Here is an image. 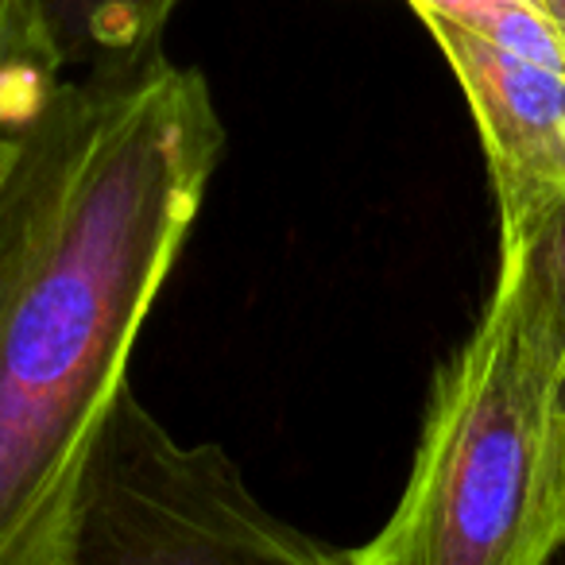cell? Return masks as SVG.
<instances>
[{
    "instance_id": "cell-1",
    "label": "cell",
    "mask_w": 565,
    "mask_h": 565,
    "mask_svg": "<svg viewBox=\"0 0 565 565\" xmlns=\"http://www.w3.org/2000/svg\"><path fill=\"white\" fill-rule=\"evenodd\" d=\"M225 151L163 51L66 74L0 167V565H66L136 338Z\"/></svg>"
},
{
    "instance_id": "cell-2",
    "label": "cell",
    "mask_w": 565,
    "mask_h": 565,
    "mask_svg": "<svg viewBox=\"0 0 565 565\" xmlns=\"http://www.w3.org/2000/svg\"><path fill=\"white\" fill-rule=\"evenodd\" d=\"M565 546V356L492 291L441 364L392 515L341 565H550Z\"/></svg>"
},
{
    "instance_id": "cell-3",
    "label": "cell",
    "mask_w": 565,
    "mask_h": 565,
    "mask_svg": "<svg viewBox=\"0 0 565 565\" xmlns=\"http://www.w3.org/2000/svg\"><path fill=\"white\" fill-rule=\"evenodd\" d=\"M66 565H341V550L275 515L217 441L174 438L128 387Z\"/></svg>"
},
{
    "instance_id": "cell-4",
    "label": "cell",
    "mask_w": 565,
    "mask_h": 565,
    "mask_svg": "<svg viewBox=\"0 0 565 565\" xmlns=\"http://www.w3.org/2000/svg\"><path fill=\"white\" fill-rule=\"evenodd\" d=\"M457 74L488 156L500 236L523 228L565 190V51H523L454 24L423 20Z\"/></svg>"
},
{
    "instance_id": "cell-5",
    "label": "cell",
    "mask_w": 565,
    "mask_h": 565,
    "mask_svg": "<svg viewBox=\"0 0 565 565\" xmlns=\"http://www.w3.org/2000/svg\"><path fill=\"white\" fill-rule=\"evenodd\" d=\"M63 71H125L159 51L182 0H35Z\"/></svg>"
},
{
    "instance_id": "cell-6",
    "label": "cell",
    "mask_w": 565,
    "mask_h": 565,
    "mask_svg": "<svg viewBox=\"0 0 565 565\" xmlns=\"http://www.w3.org/2000/svg\"><path fill=\"white\" fill-rule=\"evenodd\" d=\"M495 291L508 295L519 318L565 356V190L523 228L500 236Z\"/></svg>"
},
{
    "instance_id": "cell-7",
    "label": "cell",
    "mask_w": 565,
    "mask_h": 565,
    "mask_svg": "<svg viewBox=\"0 0 565 565\" xmlns=\"http://www.w3.org/2000/svg\"><path fill=\"white\" fill-rule=\"evenodd\" d=\"M418 20H454V24L477 28L500 43L523 51L562 47V35L554 32L534 0H407Z\"/></svg>"
},
{
    "instance_id": "cell-8",
    "label": "cell",
    "mask_w": 565,
    "mask_h": 565,
    "mask_svg": "<svg viewBox=\"0 0 565 565\" xmlns=\"http://www.w3.org/2000/svg\"><path fill=\"white\" fill-rule=\"evenodd\" d=\"M35 63H58L35 0H0V89Z\"/></svg>"
},
{
    "instance_id": "cell-9",
    "label": "cell",
    "mask_w": 565,
    "mask_h": 565,
    "mask_svg": "<svg viewBox=\"0 0 565 565\" xmlns=\"http://www.w3.org/2000/svg\"><path fill=\"white\" fill-rule=\"evenodd\" d=\"M63 78H66V71L58 63H35V66H28V71H20L9 86L0 89V167L9 159L20 125L47 102V94Z\"/></svg>"
},
{
    "instance_id": "cell-10",
    "label": "cell",
    "mask_w": 565,
    "mask_h": 565,
    "mask_svg": "<svg viewBox=\"0 0 565 565\" xmlns=\"http://www.w3.org/2000/svg\"><path fill=\"white\" fill-rule=\"evenodd\" d=\"M542 9V17L554 24V32L562 35V43H565V0H534Z\"/></svg>"
}]
</instances>
